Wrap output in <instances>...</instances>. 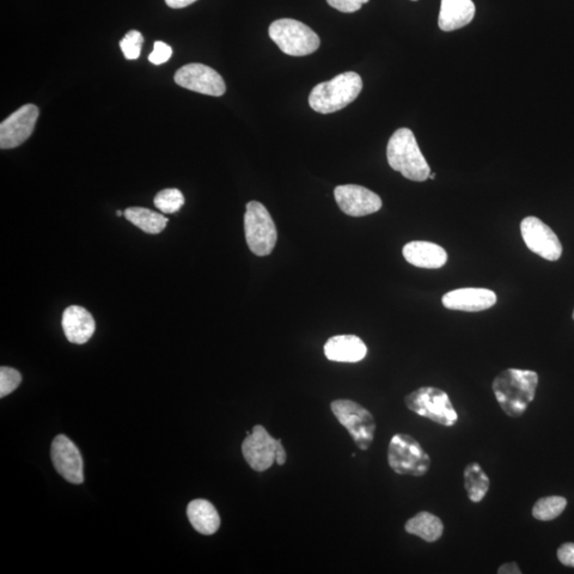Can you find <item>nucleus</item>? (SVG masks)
I'll return each mask as SVG.
<instances>
[{
    "label": "nucleus",
    "mask_w": 574,
    "mask_h": 574,
    "mask_svg": "<svg viewBox=\"0 0 574 574\" xmlns=\"http://www.w3.org/2000/svg\"><path fill=\"white\" fill-rule=\"evenodd\" d=\"M558 558L561 564L574 568V543H563L558 550Z\"/></svg>",
    "instance_id": "30"
},
{
    "label": "nucleus",
    "mask_w": 574,
    "mask_h": 574,
    "mask_svg": "<svg viewBox=\"0 0 574 574\" xmlns=\"http://www.w3.org/2000/svg\"><path fill=\"white\" fill-rule=\"evenodd\" d=\"M52 461L57 472L72 484L83 483V461L81 451L63 435L53 439Z\"/></svg>",
    "instance_id": "14"
},
{
    "label": "nucleus",
    "mask_w": 574,
    "mask_h": 574,
    "mask_svg": "<svg viewBox=\"0 0 574 574\" xmlns=\"http://www.w3.org/2000/svg\"><path fill=\"white\" fill-rule=\"evenodd\" d=\"M369 0H327L329 5L343 14H353L368 4Z\"/></svg>",
    "instance_id": "29"
},
{
    "label": "nucleus",
    "mask_w": 574,
    "mask_h": 574,
    "mask_svg": "<svg viewBox=\"0 0 574 574\" xmlns=\"http://www.w3.org/2000/svg\"><path fill=\"white\" fill-rule=\"evenodd\" d=\"M408 410L444 426L457 423V413L447 393L436 387H421L405 399Z\"/></svg>",
    "instance_id": "5"
},
{
    "label": "nucleus",
    "mask_w": 574,
    "mask_h": 574,
    "mask_svg": "<svg viewBox=\"0 0 574 574\" xmlns=\"http://www.w3.org/2000/svg\"><path fill=\"white\" fill-rule=\"evenodd\" d=\"M268 33L281 52L292 57L309 56L320 46L319 34L305 24L291 18L274 21Z\"/></svg>",
    "instance_id": "4"
},
{
    "label": "nucleus",
    "mask_w": 574,
    "mask_h": 574,
    "mask_svg": "<svg viewBox=\"0 0 574 574\" xmlns=\"http://www.w3.org/2000/svg\"><path fill=\"white\" fill-rule=\"evenodd\" d=\"M388 464L396 474L423 476L429 472L431 459L416 439L399 433L389 443Z\"/></svg>",
    "instance_id": "7"
},
{
    "label": "nucleus",
    "mask_w": 574,
    "mask_h": 574,
    "mask_svg": "<svg viewBox=\"0 0 574 574\" xmlns=\"http://www.w3.org/2000/svg\"><path fill=\"white\" fill-rule=\"evenodd\" d=\"M185 196L177 188H167L158 192L155 197V206L164 214L178 212L185 206Z\"/></svg>",
    "instance_id": "25"
},
{
    "label": "nucleus",
    "mask_w": 574,
    "mask_h": 574,
    "mask_svg": "<svg viewBox=\"0 0 574 574\" xmlns=\"http://www.w3.org/2000/svg\"><path fill=\"white\" fill-rule=\"evenodd\" d=\"M413 2H417V0H413Z\"/></svg>",
    "instance_id": "36"
},
{
    "label": "nucleus",
    "mask_w": 574,
    "mask_h": 574,
    "mask_svg": "<svg viewBox=\"0 0 574 574\" xmlns=\"http://www.w3.org/2000/svg\"><path fill=\"white\" fill-rule=\"evenodd\" d=\"M334 416L346 427L354 443L361 450L369 449L374 443L376 421L372 414L359 403L339 399L331 403Z\"/></svg>",
    "instance_id": "8"
},
{
    "label": "nucleus",
    "mask_w": 574,
    "mask_h": 574,
    "mask_svg": "<svg viewBox=\"0 0 574 574\" xmlns=\"http://www.w3.org/2000/svg\"><path fill=\"white\" fill-rule=\"evenodd\" d=\"M187 514L193 528L203 535L215 534L221 527V517L209 501L197 499L188 504Z\"/></svg>",
    "instance_id": "20"
},
{
    "label": "nucleus",
    "mask_w": 574,
    "mask_h": 574,
    "mask_svg": "<svg viewBox=\"0 0 574 574\" xmlns=\"http://www.w3.org/2000/svg\"><path fill=\"white\" fill-rule=\"evenodd\" d=\"M406 531L427 542H435L443 536L444 523L431 512H420L406 523Z\"/></svg>",
    "instance_id": "21"
},
{
    "label": "nucleus",
    "mask_w": 574,
    "mask_h": 574,
    "mask_svg": "<svg viewBox=\"0 0 574 574\" xmlns=\"http://www.w3.org/2000/svg\"><path fill=\"white\" fill-rule=\"evenodd\" d=\"M197 2V0H165V3L168 7L173 9H182L187 7V5Z\"/></svg>",
    "instance_id": "32"
},
{
    "label": "nucleus",
    "mask_w": 574,
    "mask_h": 574,
    "mask_svg": "<svg viewBox=\"0 0 574 574\" xmlns=\"http://www.w3.org/2000/svg\"><path fill=\"white\" fill-rule=\"evenodd\" d=\"M475 15L473 0H442L438 26L445 33L454 32L469 25Z\"/></svg>",
    "instance_id": "19"
},
{
    "label": "nucleus",
    "mask_w": 574,
    "mask_h": 574,
    "mask_svg": "<svg viewBox=\"0 0 574 574\" xmlns=\"http://www.w3.org/2000/svg\"><path fill=\"white\" fill-rule=\"evenodd\" d=\"M572 319H573V320H574V311H573V314H572Z\"/></svg>",
    "instance_id": "35"
},
{
    "label": "nucleus",
    "mask_w": 574,
    "mask_h": 574,
    "mask_svg": "<svg viewBox=\"0 0 574 574\" xmlns=\"http://www.w3.org/2000/svg\"><path fill=\"white\" fill-rule=\"evenodd\" d=\"M116 215H118V216H123V215H124V213L119 210L118 212H116Z\"/></svg>",
    "instance_id": "34"
},
{
    "label": "nucleus",
    "mask_w": 574,
    "mask_h": 574,
    "mask_svg": "<svg viewBox=\"0 0 574 574\" xmlns=\"http://www.w3.org/2000/svg\"><path fill=\"white\" fill-rule=\"evenodd\" d=\"M430 179L435 180L436 178V174L433 173L429 177Z\"/></svg>",
    "instance_id": "33"
},
{
    "label": "nucleus",
    "mask_w": 574,
    "mask_h": 574,
    "mask_svg": "<svg viewBox=\"0 0 574 574\" xmlns=\"http://www.w3.org/2000/svg\"><path fill=\"white\" fill-rule=\"evenodd\" d=\"M499 574H521V571L519 569L518 565L515 561H511V563H506L499 568Z\"/></svg>",
    "instance_id": "31"
},
{
    "label": "nucleus",
    "mask_w": 574,
    "mask_h": 574,
    "mask_svg": "<svg viewBox=\"0 0 574 574\" xmlns=\"http://www.w3.org/2000/svg\"><path fill=\"white\" fill-rule=\"evenodd\" d=\"M325 354L330 361L357 363L368 354V347L356 335H338L329 339L325 345Z\"/></svg>",
    "instance_id": "18"
},
{
    "label": "nucleus",
    "mask_w": 574,
    "mask_h": 574,
    "mask_svg": "<svg viewBox=\"0 0 574 574\" xmlns=\"http://www.w3.org/2000/svg\"><path fill=\"white\" fill-rule=\"evenodd\" d=\"M280 439H274L264 426H255L242 445V452L248 465L255 472L270 469L277 460Z\"/></svg>",
    "instance_id": "9"
},
{
    "label": "nucleus",
    "mask_w": 574,
    "mask_h": 574,
    "mask_svg": "<svg viewBox=\"0 0 574 574\" xmlns=\"http://www.w3.org/2000/svg\"><path fill=\"white\" fill-rule=\"evenodd\" d=\"M143 43L142 33L137 32V30H131L120 42V46L127 60H136L139 57L140 51H142Z\"/></svg>",
    "instance_id": "26"
},
{
    "label": "nucleus",
    "mask_w": 574,
    "mask_h": 574,
    "mask_svg": "<svg viewBox=\"0 0 574 574\" xmlns=\"http://www.w3.org/2000/svg\"><path fill=\"white\" fill-rule=\"evenodd\" d=\"M525 245L531 252L548 261H558L563 254V246L553 230L540 218L525 217L521 225Z\"/></svg>",
    "instance_id": "10"
},
{
    "label": "nucleus",
    "mask_w": 574,
    "mask_h": 574,
    "mask_svg": "<svg viewBox=\"0 0 574 574\" xmlns=\"http://www.w3.org/2000/svg\"><path fill=\"white\" fill-rule=\"evenodd\" d=\"M539 375L535 371L510 368L494 378L493 390L501 408L517 418L528 410L535 398Z\"/></svg>",
    "instance_id": "1"
},
{
    "label": "nucleus",
    "mask_w": 574,
    "mask_h": 574,
    "mask_svg": "<svg viewBox=\"0 0 574 574\" xmlns=\"http://www.w3.org/2000/svg\"><path fill=\"white\" fill-rule=\"evenodd\" d=\"M334 197L340 209L353 217L370 215L382 207L381 198L361 186H340L334 189Z\"/></svg>",
    "instance_id": "13"
},
{
    "label": "nucleus",
    "mask_w": 574,
    "mask_h": 574,
    "mask_svg": "<svg viewBox=\"0 0 574 574\" xmlns=\"http://www.w3.org/2000/svg\"><path fill=\"white\" fill-rule=\"evenodd\" d=\"M175 81L189 91L209 96H223L225 91L224 79L212 67L200 63H191L181 67L176 72Z\"/></svg>",
    "instance_id": "11"
},
{
    "label": "nucleus",
    "mask_w": 574,
    "mask_h": 574,
    "mask_svg": "<svg viewBox=\"0 0 574 574\" xmlns=\"http://www.w3.org/2000/svg\"><path fill=\"white\" fill-rule=\"evenodd\" d=\"M497 296L486 289H460L447 292L443 297L445 308L463 312H481L493 307Z\"/></svg>",
    "instance_id": "15"
},
{
    "label": "nucleus",
    "mask_w": 574,
    "mask_h": 574,
    "mask_svg": "<svg viewBox=\"0 0 574 574\" xmlns=\"http://www.w3.org/2000/svg\"><path fill=\"white\" fill-rule=\"evenodd\" d=\"M62 328L65 337L71 343L82 345L93 337L96 325L93 316L79 305H72L64 311Z\"/></svg>",
    "instance_id": "16"
},
{
    "label": "nucleus",
    "mask_w": 574,
    "mask_h": 574,
    "mask_svg": "<svg viewBox=\"0 0 574 574\" xmlns=\"http://www.w3.org/2000/svg\"><path fill=\"white\" fill-rule=\"evenodd\" d=\"M172 47L165 44V43L163 42L157 41L155 43L154 51H152V53L149 54L148 59L152 64L160 65L167 62L170 57H172Z\"/></svg>",
    "instance_id": "28"
},
{
    "label": "nucleus",
    "mask_w": 574,
    "mask_h": 574,
    "mask_svg": "<svg viewBox=\"0 0 574 574\" xmlns=\"http://www.w3.org/2000/svg\"><path fill=\"white\" fill-rule=\"evenodd\" d=\"M245 235L250 252L258 256L270 255L276 246L278 234L270 212L258 201L246 206Z\"/></svg>",
    "instance_id": "6"
},
{
    "label": "nucleus",
    "mask_w": 574,
    "mask_h": 574,
    "mask_svg": "<svg viewBox=\"0 0 574 574\" xmlns=\"http://www.w3.org/2000/svg\"><path fill=\"white\" fill-rule=\"evenodd\" d=\"M402 253L410 264L426 270L442 268L448 260V254L443 247L425 241L407 243Z\"/></svg>",
    "instance_id": "17"
},
{
    "label": "nucleus",
    "mask_w": 574,
    "mask_h": 574,
    "mask_svg": "<svg viewBox=\"0 0 574 574\" xmlns=\"http://www.w3.org/2000/svg\"><path fill=\"white\" fill-rule=\"evenodd\" d=\"M128 222L148 234H158L167 228L168 219L163 214L145 209V207H128L124 212Z\"/></svg>",
    "instance_id": "22"
},
{
    "label": "nucleus",
    "mask_w": 574,
    "mask_h": 574,
    "mask_svg": "<svg viewBox=\"0 0 574 574\" xmlns=\"http://www.w3.org/2000/svg\"><path fill=\"white\" fill-rule=\"evenodd\" d=\"M22 376L16 369L5 368H0V397H4L14 393L20 387Z\"/></svg>",
    "instance_id": "27"
},
{
    "label": "nucleus",
    "mask_w": 574,
    "mask_h": 574,
    "mask_svg": "<svg viewBox=\"0 0 574 574\" xmlns=\"http://www.w3.org/2000/svg\"><path fill=\"white\" fill-rule=\"evenodd\" d=\"M389 167L405 178L416 182L429 179L431 168L421 152L412 130L401 128L388 140Z\"/></svg>",
    "instance_id": "2"
},
{
    "label": "nucleus",
    "mask_w": 574,
    "mask_h": 574,
    "mask_svg": "<svg viewBox=\"0 0 574 574\" xmlns=\"http://www.w3.org/2000/svg\"><path fill=\"white\" fill-rule=\"evenodd\" d=\"M39 114L38 107L25 105L5 119L0 125V148H15L25 143L32 137Z\"/></svg>",
    "instance_id": "12"
},
{
    "label": "nucleus",
    "mask_w": 574,
    "mask_h": 574,
    "mask_svg": "<svg viewBox=\"0 0 574 574\" xmlns=\"http://www.w3.org/2000/svg\"><path fill=\"white\" fill-rule=\"evenodd\" d=\"M567 500L560 496L541 498L534 505L532 514L537 521H551L563 514Z\"/></svg>",
    "instance_id": "24"
},
{
    "label": "nucleus",
    "mask_w": 574,
    "mask_h": 574,
    "mask_svg": "<svg viewBox=\"0 0 574 574\" xmlns=\"http://www.w3.org/2000/svg\"><path fill=\"white\" fill-rule=\"evenodd\" d=\"M362 90L361 76L354 72H343L331 81L317 84L311 91L309 103L320 114L338 112L356 100Z\"/></svg>",
    "instance_id": "3"
},
{
    "label": "nucleus",
    "mask_w": 574,
    "mask_h": 574,
    "mask_svg": "<svg viewBox=\"0 0 574 574\" xmlns=\"http://www.w3.org/2000/svg\"><path fill=\"white\" fill-rule=\"evenodd\" d=\"M464 480H465V490L469 499L474 503L481 502L490 490L491 481L480 464L470 463L464 472Z\"/></svg>",
    "instance_id": "23"
}]
</instances>
